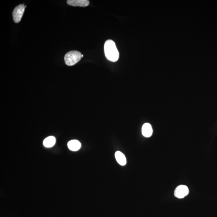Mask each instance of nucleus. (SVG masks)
I'll return each instance as SVG.
<instances>
[{
  "label": "nucleus",
  "mask_w": 217,
  "mask_h": 217,
  "mask_svg": "<svg viewBox=\"0 0 217 217\" xmlns=\"http://www.w3.org/2000/svg\"><path fill=\"white\" fill-rule=\"evenodd\" d=\"M105 56L108 60L113 62L117 61L119 58V52L115 43L112 40H107L104 45Z\"/></svg>",
  "instance_id": "1"
},
{
  "label": "nucleus",
  "mask_w": 217,
  "mask_h": 217,
  "mask_svg": "<svg viewBox=\"0 0 217 217\" xmlns=\"http://www.w3.org/2000/svg\"><path fill=\"white\" fill-rule=\"evenodd\" d=\"M82 58V54L77 51H71L67 53L64 56L65 64L68 66H72L78 63Z\"/></svg>",
  "instance_id": "2"
},
{
  "label": "nucleus",
  "mask_w": 217,
  "mask_h": 217,
  "mask_svg": "<svg viewBox=\"0 0 217 217\" xmlns=\"http://www.w3.org/2000/svg\"><path fill=\"white\" fill-rule=\"evenodd\" d=\"M25 7L24 4L19 5L14 9L13 12V21L16 23L20 22L23 16Z\"/></svg>",
  "instance_id": "3"
},
{
  "label": "nucleus",
  "mask_w": 217,
  "mask_h": 217,
  "mask_svg": "<svg viewBox=\"0 0 217 217\" xmlns=\"http://www.w3.org/2000/svg\"><path fill=\"white\" fill-rule=\"evenodd\" d=\"M188 188L186 185H181L178 186L175 191V196L178 198H183L189 194Z\"/></svg>",
  "instance_id": "4"
},
{
  "label": "nucleus",
  "mask_w": 217,
  "mask_h": 217,
  "mask_svg": "<svg viewBox=\"0 0 217 217\" xmlns=\"http://www.w3.org/2000/svg\"><path fill=\"white\" fill-rule=\"evenodd\" d=\"M67 3L69 5L74 7H85L89 4V1L87 0H68Z\"/></svg>",
  "instance_id": "5"
},
{
  "label": "nucleus",
  "mask_w": 217,
  "mask_h": 217,
  "mask_svg": "<svg viewBox=\"0 0 217 217\" xmlns=\"http://www.w3.org/2000/svg\"><path fill=\"white\" fill-rule=\"evenodd\" d=\"M153 133V128L151 125L149 123H145L142 127V134L144 137H148L151 136Z\"/></svg>",
  "instance_id": "6"
},
{
  "label": "nucleus",
  "mask_w": 217,
  "mask_h": 217,
  "mask_svg": "<svg viewBox=\"0 0 217 217\" xmlns=\"http://www.w3.org/2000/svg\"><path fill=\"white\" fill-rule=\"evenodd\" d=\"M68 148L70 150L73 151H76L79 150L81 147V144L78 140H72L68 143Z\"/></svg>",
  "instance_id": "7"
},
{
  "label": "nucleus",
  "mask_w": 217,
  "mask_h": 217,
  "mask_svg": "<svg viewBox=\"0 0 217 217\" xmlns=\"http://www.w3.org/2000/svg\"><path fill=\"white\" fill-rule=\"evenodd\" d=\"M115 157L117 161L121 166H124L126 164V159L125 155L121 152L117 151L115 153Z\"/></svg>",
  "instance_id": "8"
},
{
  "label": "nucleus",
  "mask_w": 217,
  "mask_h": 217,
  "mask_svg": "<svg viewBox=\"0 0 217 217\" xmlns=\"http://www.w3.org/2000/svg\"><path fill=\"white\" fill-rule=\"evenodd\" d=\"M56 139L55 137L50 136L45 138L43 141V144L44 146L47 148H50L55 145Z\"/></svg>",
  "instance_id": "9"
},
{
  "label": "nucleus",
  "mask_w": 217,
  "mask_h": 217,
  "mask_svg": "<svg viewBox=\"0 0 217 217\" xmlns=\"http://www.w3.org/2000/svg\"><path fill=\"white\" fill-rule=\"evenodd\" d=\"M26 7V6H25V7Z\"/></svg>",
  "instance_id": "10"
}]
</instances>
